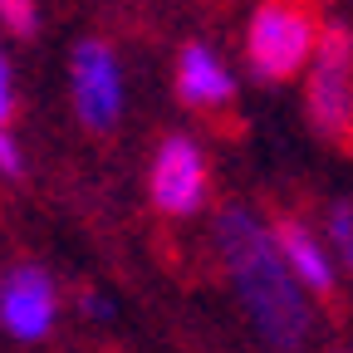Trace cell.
Segmentation results:
<instances>
[{"mask_svg": "<svg viewBox=\"0 0 353 353\" xmlns=\"http://www.w3.org/2000/svg\"><path fill=\"white\" fill-rule=\"evenodd\" d=\"M10 118H15V64L0 59V123L10 128Z\"/></svg>", "mask_w": 353, "mask_h": 353, "instance_id": "cell-11", "label": "cell"}, {"mask_svg": "<svg viewBox=\"0 0 353 353\" xmlns=\"http://www.w3.org/2000/svg\"><path fill=\"white\" fill-rule=\"evenodd\" d=\"M206 187H211V172H206V152L196 148V138H187V132L162 138L152 172H148L152 206L162 216H192V211H201Z\"/></svg>", "mask_w": 353, "mask_h": 353, "instance_id": "cell-5", "label": "cell"}, {"mask_svg": "<svg viewBox=\"0 0 353 353\" xmlns=\"http://www.w3.org/2000/svg\"><path fill=\"white\" fill-rule=\"evenodd\" d=\"M59 319V290L50 280L44 265H10L6 280H0V324H6L10 339L20 343H39Z\"/></svg>", "mask_w": 353, "mask_h": 353, "instance_id": "cell-6", "label": "cell"}, {"mask_svg": "<svg viewBox=\"0 0 353 353\" xmlns=\"http://www.w3.org/2000/svg\"><path fill=\"white\" fill-rule=\"evenodd\" d=\"M0 25H6V34H34L39 6H30V0H0Z\"/></svg>", "mask_w": 353, "mask_h": 353, "instance_id": "cell-10", "label": "cell"}, {"mask_svg": "<svg viewBox=\"0 0 353 353\" xmlns=\"http://www.w3.org/2000/svg\"><path fill=\"white\" fill-rule=\"evenodd\" d=\"M69 88H74V113L83 128L108 132L123 113V69L108 39H79L69 54Z\"/></svg>", "mask_w": 353, "mask_h": 353, "instance_id": "cell-4", "label": "cell"}, {"mask_svg": "<svg viewBox=\"0 0 353 353\" xmlns=\"http://www.w3.org/2000/svg\"><path fill=\"white\" fill-rule=\"evenodd\" d=\"M176 94H182L192 108H216V103H231L236 94V74L226 69L211 44L192 39L182 44V54H176Z\"/></svg>", "mask_w": 353, "mask_h": 353, "instance_id": "cell-7", "label": "cell"}, {"mask_svg": "<svg viewBox=\"0 0 353 353\" xmlns=\"http://www.w3.org/2000/svg\"><path fill=\"white\" fill-rule=\"evenodd\" d=\"M275 241H280V250H285V265L294 270V280H299L309 294H334V285H339L334 255L324 250V241L309 231L304 221L285 216L280 226H275Z\"/></svg>", "mask_w": 353, "mask_h": 353, "instance_id": "cell-8", "label": "cell"}, {"mask_svg": "<svg viewBox=\"0 0 353 353\" xmlns=\"http://www.w3.org/2000/svg\"><path fill=\"white\" fill-rule=\"evenodd\" d=\"M319 39H324V25L314 20V10L270 0V6H255L250 10L245 59H250V69L260 79H290L304 64H314Z\"/></svg>", "mask_w": 353, "mask_h": 353, "instance_id": "cell-2", "label": "cell"}, {"mask_svg": "<svg viewBox=\"0 0 353 353\" xmlns=\"http://www.w3.org/2000/svg\"><path fill=\"white\" fill-rule=\"evenodd\" d=\"M329 241L343 255V265L353 270V201H334L329 206Z\"/></svg>", "mask_w": 353, "mask_h": 353, "instance_id": "cell-9", "label": "cell"}, {"mask_svg": "<svg viewBox=\"0 0 353 353\" xmlns=\"http://www.w3.org/2000/svg\"><path fill=\"white\" fill-rule=\"evenodd\" d=\"M83 314H88V319H108V314H113V304H108L103 294L88 290V294H83Z\"/></svg>", "mask_w": 353, "mask_h": 353, "instance_id": "cell-13", "label": "cell"}, {"mask_svg": "<svg viewBox=\"0 0 353 353\" xmlns=\"http://www.w3.org/2000/svg\"><path fill=\"white\" fill-rule=\"evenodd\" d=\"M216 250H221V265H226V275L236 285V299L245 304V314H250L255 334L265 339V348L294 353L309 339V329H314V314L304 304V285L285 265L275 231L250 206H221Z\"/></svg>", "mask_w": 353, "mask_h": 353, "instance_id": "cell-1", "label": "cell"}, {"mask_svg": "<svg viewBox=\"0 0 353 353\" xmlns=\"http://www.w3.org/2000/svg\"><path fill=\"white\" fill-rule=\"evenodd\" d=\"M0 172H6V176H20L25 172V157H20V143H15L10 128H0Z\"/></svg>", "mask_w": 353, "mask_h": 353, "instance_id": "cell-12", "label": "cell"}, {"mask_svg": "<svg viewBox=\"0 0 353 353\" xmlns=\"http://www.w3.org/2000/svg\"><path fill=\"white\" fill-rule=\"evenodd\" d=\"M304 99H309V118H314L319 132L343 138L353 128V30L348 25H324Z\"/></svg>", "mask_w": 353, "mask_h": 353, "instance_id": "cell-3", "label": "cell"}]
</instances>
